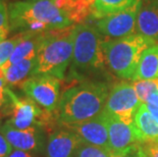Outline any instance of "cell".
I'll list each match as a JSON object with an SVG mask.
<instances>
[{
    "instance_id": "obj_11",
    "label": "cell",
    "mask_w": 158,
    "mask_h": 157,
    "mask_svg": "<svg viewBox=\"0 0 158 157\" xmlns=\"http://www.w3.org/2000/svg\"><path fill=\"white\" fill-rule=\"evenodd\" d=\"M104 113L108 130L109 149L114 155L126 152L140 144L141 142L134 125H127L105 110Z\"/></svg>"
},
{
    "instance_id": "obj_17",
    "label": "cell",
    "mask_w": 158,
    "mask_h": 157,
    "mask_svg": "<svg viewBox=\"0 0 158 157\" xmlns=\"http://www.w3.org/2000/svg\"><path fill=\"white\" fill-rule=\"evenodd\" d=\"M134 126L141 143L158 142V122L152 116L145 103H142L136 112Z\"/></svg>"
},
{
    "instance_id": "obj_7",
    "label": "cell",
    "mask_w": 158,
    "mask_h": 157,
    "mask_svg": "<svg viewBox=\"0 0 158 157\" xmlns=\"http://www.w3.org/2000/svg\"><path fill=\"white\" fill-rule=\"evenodd\" d=\"M61 80L48 75H35L21 86L25 95L36 102L40 107L56 114L60 98Z\"/></svg>"
},
{
    "instance_id": "obj_23",
    "label": "cell",
    "mask_w": 158,
    "mask_h": 157,
    "mask_svg": "<svg viewBox=\"0 0 158 157\" xmlns=\"http://www.w3.org/2000/svg\"><path fill=\"white\" fill-rule=\"evenodd\" d=\"M19 39H21V34L19 33L15 36H13L12 38L0 42V68L9 60Z\"/></svg>"
},
{
    "instance_id": "obj_10",
    "label": "cell",
    "mask_w": 158,
    "mask_h": 157,
    "mask_svg": "<svg viewBox=\"0 0 158 157\" xmlns=\"http://www.w3.org/2000/svg\"><path fill=\"white\" fill-rule=\"evenodd\" d=\"M2 132L8 143L13 149L30 151L39 154L44 153L46 146V135L45 130L39 126H34L26 130L16 129L7 122L1 126Z\"/></svg>"
},
{
    "instance_id": "obj_8",
    "label": "cell",
    "mask_w": 158,
    "mask_h": 157,
    "mask_svg": "<svg viewBox=\"0 0 158 157\" xmlns=\"http://www.w3.org/2000/svg\"><path fill=\"white\" fill-rule=\"evenodd\" d=\"M141 104L133 85L122 82L114 85L109 91L104 110L127 125H134L135 114Z\"/></svg>"
},
{
    "instance_id": "obj_24",
    "label": "cell",
    "mask_w": 158,
    "mask_h": 157,
    "mask_svg": "<svg viewBox=\"0 0 158 157\" xmlns=\"http://www.w3.org/2000/svg\"><path fill=\"white\" fill-rule=\"evenodd\" d=\"M145 157H158V142L140 143Z\"/></svg>"
},
{
    "instance_id": "obj_21",
    "label": "cell",
    "mask_w": 158,
    "mask_h": 157,
    "mask_svg": "<svg viewBox=\"0 0 158 157\" xmlns=\"http://www.w3.org/2000/svg\"><path fill=\"white\" fill-rule=\"evenodd\" d=\"M132 85L142 103H146L149 97L158 91V80H140L134 81Z\"/></svg>"
},
{
    "instance_id": "obj_22",
    "label": "cell",
    "mask_w": 158,
    "mask_h": 157,
    "mask_svg": "<svg viewBox=\"0 0 158 157\" xmlns=\"http://www.w3.org/2000/svg\"><path fill=\"white\" fill-rule=\"evenodd\" d=\"M115 155L110 150L94 145L81 143L77 148L73 157H114Z\"/></svg>"
},
{
    "instance_id": "obj_30",
    "label": "cell",
    "mask_w": 158,
    "mask_h": 157,
    "mask_svg": "<svg viewBox=\"0 0 158 157\" xmlns=\"http://www.w3.org/2000/svg\"><path fill=\"white\" fill-rule=\"evenodd\" d=\"M5 88H6V82L4 78V71H3L2 68H0V96L5 93Z\"/></svg>"
},
{
    "instance_id": "obj_1",
    "label": "cell",
    "mask_w": 158,
    "mask_h": 157,
    "mask_svg": "<svg viewBox=\"0 0 158 157\" xmlns=\"http://www.w3.org/2000/svg\"><path fill=\"white\" fill-rule=\"evenodd\" d=\"M109 95V88L101 81H81L61 94L56 116L60 126L89 121L101 113Z\"/></svg>"
},
{
    "instance_id": "obj_29",
    "label": "cell",
    "mask_w": 158,
    "mask_h": 157,
    "mask_svg": "<svg viewBox=\"0 0 158 157\" xmlns=\"http://www.w3.org/2000/svg\"><path fill=\"white\" fill-rule=\"evenodd\" d=\"M7 157H39L37 153L30 152V151H23V150L13 149Z\"/></svg>"
},
{
    "instance_id": "obj_25",
    "label": "cell",
    "mask_w": 158,
    "mask_h": 157,
    "mask_svg": "<svg viewBox=\"0 0 158 157\" xmlns=\"http://www.w3.org/2000/svg\"><path fill=\"white\" fill-rule=\"evenodd\" d=\"M145 104L152 116L158 122V91L149 97Z\"/></svg>"
},
{
    "instance_id": "obj_19",
    "label": "cell",
    "mask_w": 158,
    "mask_h": 157,
    "mask_svg": "<svg viewBox=\"0 0 158 157\" xmlns=\"http://www.w3.org/2000/svg\"><path fill=\"white\" fill-rule=\"evenodd\" d=\"M140 80H158V44L144 51L133 82Z\"/></svg>"
},
{
    "instance_id": "obj_27",
    "label": "cell",
    "mask_w": 158,
    "mask_h": 157,
    "mask_svg": "<svg viewBox=\"0 0 158 157\" xmlns=\"http://www.w3.org/2000/svg\"><path fill=\"white\" fill-rule=\"evenodd\" d=\"M114 157H143V155H142V150H141L140 144H138L137 146L133 147V148L127 150L126 152L119 153V154L115 155Z\"/></svg>"
},
{
    "instance_id": "obj_9",
    "label": "cell",
    "mask_w": 158,
    "mask_h": 157,
    "mask_svg": "<svg viewBox=\"0 0 158 157\" xmlns=\"http://www.w3.org/2000/svg\"><path fill=\"white\" fill-rule=\"evenodd\" d=\"M141 5L142 0H138L129 8L97 19L95 27L100 34L111 40L136 34L137 18Z\"/></svg>"
},
{
    "instance_id": "obj_15",
    "label": "cell",
    "mask_w": 158,
    "mask_h": 157,
    "mask_svg": "<svg viewBox=\"0 0 158 157\" xmlns=\"http://www.w3.org/2000/svg\"><path fill=\"white\" fill-rule=\"evenodd\" d=\"M19 34H21V39L13 50L10 58L1 68H7L9 65L25 60V59L36 58L38 55V51L42 43L44 33L35 34V33L30 32H21Z\"/></svg>"
},
{
    "instance_id": "obj_12",
    "label": "cell",
    "mask_w": 158,
    "mask_h": 157,
    "mask_svg": "<svg viewBox=\"0 0 158 157\" xmlns=\"http://www.w3.org/2000/svg\"><path fill=\"white\" fill-rule=\"evenodd\" d=\"M64 128H68L70 131H73L83 143L110 150L108 130H107L104 110L99 115L89 119V121L77 123V125L68 126Z\"/></svg>"
},
{
    "instance_id": "obj_26",
    "label": "cell",
    "mask_w": 158,
    "mask_h": 157,
    "mask_svg": "<svg viewBox=\"0 0 158 157\" xmlns=\"http://www.w3.org/2000/svg\"><path fill=\"white\" fill-rule=\"evenodd\" d=\"M2 125H0V157H7L13 150L12 146L9 144L2 132Z\"/></svg>"
},
{
    "instance_id": "obj_3",
    "label": "cell",
    "mask_w": 158,
    "mask_h": 157,
    "mask_svg": "<svg viewBox=\"0 0 158 157\" xmlns=\"http://www.w3.org/2000/svg\"><path fill=\"white\" fill-rule=\"evenodd\" d=\"M155 43L137 33L119 39L105 40L102 49L106 65L116 76L133 81L144 51Z\"/></svg>"
},
{
    "instance_id": "obj_20",
    "label": "cell",
    "mask_w": 158,
    "mask_h": 157,
    "mask_svg": "<svg viewBox=\"0 0 158 157\" xmlns=\"http://www.w3.org/2000/svg\"><path fill=\"white\" fill-rule=\"evenodd\" d=\"M138 0H95L93 18L99 19L105 15L112 14L134 5Z\"/></svg>"
},
{
    "instance_id": "obj_5",
    "label": "cell",
    "mask_w": 158,
    "mask_h": 157,
    "mask_svg": "<svg viewBox=\"0 0 158 157\" xmlns=\"http://www.w3.org/2000/svg\"><path fill=\"white\" fill-rule=\"evenodd\" d=\"M8 16L10 30H23L22 32H25L32 23H43L50 31L73 26V23L56 7L52 0L12 2L8 5Z\"/></svg>"
},
{
    "instance_id": "obj_2",
    "label": "cell",
    "mask_w": 158,
    "mask_h": 157,
    "mask_svg": "<svg viewBox=\"0 0 158 157\" xmlns=\"http://www.w3.org/2000/svg\"><path fill=\"white\" fill-rule=\"evenodd\" d=\"M75 42V26L44 33L36 58L33 76L48 75L59 80L65 78L72 63Z\"/></svg>"
},
{
    "instance_id": "obj_18",
    "label": "cell",
    "mask_w": 158,
    "mask_h": 157,
    "mask_svg": "<svg viewBox=\"0 0 158 157\" xmlns=\"http://www.w3.org/2000/svg\"><path fill=\"white\" fill-rule=\"evenodd\" d=\"M36 58L25 59L7 68H2L4 71L6 85L21 87L27 80L31 78L36 68Z\"/></svg>"
},
{
    "instance_id": "obj_32",
    "label": "cell",
    "mask_w": 158,
    "mask_h": 157,
    "mask_svg": "<svg viewBox=\"0 0 158 157\" xmlns=\"http://www.w3.org/2000/svg\"><path fill=\"white\" fill-rule=\"evenodd\" d=\"M26 1H41V0H26Z\"/></svg>"
},
{
    "instance_id": "obj_16",
    "label": "cell",
    "mask_w": 158,
    "mask_h": 157,
    "mask_svg": "<svg viewBox=\"0 0 158 157\" xmlns=\"http://www.w3.org/2000/svg\"><path fill=\"white\" fill-rule=\"evenodd\" d=\"M73 25H82L93 18L95 0H52Z\"/></svg>"
},
{
    "instance_id": "obj_31",
    "label": "cell",
    "mask_w": 158,
    "mask_h": 157,
    "mask_svg": "<svg viewBox=\"0 0 158 157\" xmlns=\"http://www.w3.org/2000/svg\"><path fill=\"white\" fill-rule=\"evenodd\" d=\"M5 3H4V0H0V6L1 5H4Z\"/></svg>"
},
{
    "instance_id": "obj_28",
    "label": "cell",
    "mask_w": 158,
    "mask_h": 157,
    "mask_svg": "<svg viewBox=\"0 0 158 157\" xmlns=\"http://www.w3.org/2000/svg\"><path fill=\"white\" fill-rule=\"evenodd\" d=\"M8 113H9V101L6 93H4L3 95L0 96V116L8 114Z\"/></svg>"
},
{
    "instance_id": "obj_13",
    "label": "cell",
    "mask_w": 158,
    "mask_h": 157,
    "mask_svg": "<svg viewBox=\"0 0 158 157\" xmlns=\"http://www.w3.org/2000/svg\"><path fill=\"white\" fill-rule=\"evenodd\" d=\"M81 139L69 129L61 126L47 137L45 157H73Z\"/></svg>"
},
{
    "instance_id": "obj_6",
    "label": "cell",
    "mask_w": 158,
    "mask_h": 157,
    "mask_svg": "<svg viewBox=\"0 0 158 157\" xmlns=\"http://www.w3.org/2000/svg\"><path fill=\"white\" fill-rule=\"evenodd\" d=\"M5 93L9 101L10 116L7 122L19 130H26L34 126H39L46 130L50 126L53 118L57 121L56 114L46 111L28 97H21L6 87Z\"/></svg>"
},
{
    "instance_id": "obj_4",
    "label": "cell",
    "mask_w": 158,
    "mask_h": 157,
    "mask_svg": "<svg viewBox=\"0 0 158 157\" xmlns=\"http://www.w3.org/2000/svg\"><path fill=\"white\" fill-rule=\"evenodd\" d=\"M103 40L96 27L88 24L75 26L73 53L70 63V75L84 81V76L100 72L105 66L102 49Z\"/></svg>"
},
{
    "instance_id": "obj_14",
    "label": "cell",
    "mask_w": 158,
    "mask_h": 157,
    "mask_svg": "<svg viewBox=\"0 0 158 157\" xmlns=\"http://www.w3.org/2000/svg\"><path fill=\"white\" fill-rule=\"evenodd\" d=\"M136 33L158 41V0L142 1L137 18Z\"/></svg>"
}]
</instances>
